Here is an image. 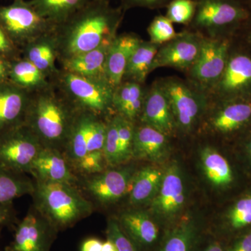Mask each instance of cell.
Instances as JSON below:
<instances>
[{"instance_id":"obj_1","label":"cell","mask_w":251,"mask_h":251,"mask_svg":"<svg viewBox=\"0 0 251 251\" xmlns=\"http://www.w3.org/2000/svg\"><path fill=\"white\" fill-rule=\"evenodd\" d=\"M124 9L110 1L91 0L54 29L57 62L97 49L113 40L122 21Z\"/></svg>"},{"instance_id":"obj_2","label":"cell","mask_w":251,"mask_h":251,"mask_svg":"<svg viewBox=\"0 0 251 251\" xmlns=\"http://www.w3.org/2000/svg\"><path fill=\"white\" fill-rule=\"evenodd\" d=\"M78 111L52 83L31 93L24 125L44 148L64 152Z\"/></svg>"},{"instance_id":"obj_3","label":"cell","mask_w":251,"mask_h":251,"mask_svg":"<svg viewBox=\"0 0 251 251\" xmlns=\"http://www.w3.org/2000/svg\"><path fill=\"white\" fill-rule=\"evenodd\" d=\"M34 207L58 229L71 227L90 216L93 205L74 185L35 179Z\"/></svg>"},{"instance_id":"obj_4","label":"cell","mask_w":251,"mask_h":251,"mask_svg":"<svg viewBox=\"0 0 251 251\" xmlns=\"http://www.w3.org/2000/svg\"><path fill=\"white\" fill-rule=\"evenodd\" d=\"M50 81L79 111L105 120L115 113L112 103L115 88L108 80L80 76L59 69Z\"/></svg>"},{"instance_id":"obj_5","label":"cell","mask_w":251,"mask_h":251,"mask_svg":"<svg viewBox=\"0 0 251 251\" xmlns=\"http://www.w3.org/2000/svg\"><path fill=\"white\" fill-rule=\"evenodd\" d=\"M0 27L21 50L55 27L25 0H14L11 4L0 6Z\"/></svg>"},{"instance_id":"obj_6","label":"cell","mask_w":251,"mask_h":251,"mask_svg":"<svg viewBox=\"0 0 251 251\" xmlns=\"http://www.w3.org/2000/svg\"><path fill=\"white\" fill-rule=\"evenodd\" d=\"M44 148L37 137L23 125L0 134V164L30 174L34 160Z\"/></svg>"},{"instance_id":"obj_7","label":"cell","mask_w":251,"mask_h":251,"mask_svg":"<svg viewBox=\"0 0 251 251\" xmlns=\"http://www.w3.org/2000/svg\"><path fill=\"white\" fill-rule=\"evenodd\" d=\"M159 83L169 100L176 126L189 131L206 105L207 95L177 78L165 79Z\"/></svg>"},{"instance_id":"obj_8","label":"cell","mask_w":251,"mask_h":251,"mask_svg":"<svg viewBox=\"0 0 251 251\" xmlns=\"http://www.w3.org/2000/svg\"><path fill=\"white\" fill-rule=\"evenodd\" d=\"M228 49V41L202 39L199 55L189 72L193 85L206 95L224 74Z\"/></svg>"},{"instance_id":"obj_9","label":"cell","mask_w":251,"mask_h":251,"mask_svg":"<svg viewBox=\"0 0 251 251\" xmlns=\"http://www.w3.org/2000/svg\"><path fill=\"white\" fill-rule=\"evenodd\" d=\"M57 229L33 208L16 227L6 251H50Z\"/></svg>"},{"instance_id":"obj_10","label":"cell","mask_w":251,"mask_h":251,"mask_svg":"<svg viewBox=\"0 0 251 251\" xmlns=\"http://www.w3.org/2000/svg\"><path fill=\"white\" fill-rule=\"evenodd\" d=\"M135 172L132 167L125 166L87 176L84 183L86 192L100 204L117 202L130 191Z\"/></svg>"},{"instance_id":"obj_11","label":"cell","mask_w":251,"mask_h":251,"mask_svg":"<svg viewBox=\"0 0 251 251\" xmlns=\"http://www.w3.org/2000/svg\"><path fill=\"white\" fill-rule=\"evenodd\" d=\"M202 39L197 34L187 31L177 34L174 39L160 46L151 72L159 67L189 71L199 55Z\"/></svg>"},{"instance_id":"obj_12","label":"cell","mask_w":251,"mask_h":251,"mask_svg":"<svg viewBox=\"0 0 251 251\" xmlns=\"http://www.w3.org/2000/svg\"><path fill=\"white\" fill-rule=\"evenodd\" d=\"M186 201L185 186L179 167L171 165L164 171L159 190L150 202L155 214L161 217H173L184 207Z\"/></svg>"},{"instance_id":"obj_13","label":"cell","mask_w":251,"mask_h":251,"mask_svg":"<svg viewBox=\"0 0 251 251\" xmlns=\"http://www.w3.org/2000/svg\"><path fill=\"white\" fill-rule=\"evenodd\" d=\"M251 89V57L236 54L228 57L222 76L208 95L226 99L247 93Z\"/></svg>"},{"instance_id":"obj_14","label":"cell","mask_w":251,"mask_h":251,"mask_svg":"<svg viewBox=\"0 0 251 251\" xmlns=\"http://www.w3.org/2000/svg\"><path fill=\"white\" fill-rule=\"evenodd\" d=\"M139 120L167 136L177 128L169 100L159 82L153 84L147 92Z\"/></svg>"},{"instance_id":"obj_15","label":"cell","mask_w":251,"mask_h":251,"mask_svg":"<svg viewBox=\"0 0 251 251\" xmlns=\"http://www.w3.org/2000/svg\"><path fill=\"white\" fill-rule=\"evenodd\" d=\"M31 95L9 80L0 83V134L24 125Z\"/></svg>"},{"instance_id":"obj_16","label":"cell","mask_w":251,"mask_h":251,"mask_svg":"<svg viewBox=\"0 0 251 251\" xmlns=\"http://www.w3.org/2000/svg\"><path fill=\"white\" fill-rule=\"evenodd\" d=\"M247 17L246 10L224 0H201L197 3L193 21L198 27L214 29Z\"/></svg>"},{"instance_id":"obj_17","label":"cell","mask_w":251,"mask_h":251,"mask_svg":"<svg viewBox=\"0 0 251 251\" xmlns=\"http://www.w3.org/2000/svg\"><path fill=\"white\" fill-rule=\"evenodd\" d=\"M30 174L34 179L74 186L77 180L64 153L53 149L43 148L33 163Z\"/></svg>"},{"instance_id":"obj_18","label":"cell","mask_w":251,"mask_h":251,"mask_svg":"<svg viewBox=\"0 0 251 251\" xmlns=\"http://www.w3.org/2000/svg\"><path fill=\"white\" fill-rule=\"evenodd\" d=\"M112 41L104 43L97 49L59 62V69L80 76L107 80L106 61Z\"/></svg>"},{"instance_id":"obj_19","label":"cell","mask_w":251,"mask_h":251,"mask_svg":"<svg viewBox=\"0 0 251 251\" xmlns=\"http://www.w3.org/2000/svg\"><path fill=\"white\" fill-rule=\"evenodd\" d=\"M141 39L133 34L117 35L109 48L106 61V77L114 88L123 81L130 56Z\"/></svg>"},{"instance_id":"obj_20","label":"cell","mask_w":251,"mask_h":251,"mask_svg":"<svg viewBox=\"0 0 251 251\" xmlns=\"http://www.w3.org/2000/svg\"><path fill=\"white\" fill-rule=\"evenodd\" d=\"M21 57L32 63L49 77L50 80L58 74L57 45L54 30L39 36L21 49Z\"/></svg>"},{"instance_id":"obj_21","label":"cell","mask_w":251,"mask_h":251,"mask_svg":"<svg viewBox=\"0 0 251 251\" xmlns=\"http://www.w3.org/2000/svg\"><path fill=\"white\" fill-rule=\"evenodd\" d=\"M168 136L150 126H135L133 158L152 162L163 161L168 155Z\"/></svg>"},{"instance_id":"obj_22","label":"cell","mask_w":251,"mask_h":251,"mask_svg":"<svg viewBox=\"0 0 251 251\" xmlns=\"http://www.w3.org/2000/svg\"><path fill=\"white\" fill-rule=\"evenodd\" d=\"M119 224L135 247H148L158 239V227L145 211H125L120 216Z\"/></svg>"},{"instance_id":"obj_23","label":"cell","mask_w":251,"mask_h":251,"mask_svg":"<svg viewBox=\"0 0 251 251\" xmlns=\"http://www.w3.org/2000/svg\"><path fill=\"white\" fill-rule=\"evenodd\" d=\"M146 93L142 84L123 81L114 90L112 103L115 113L135 123L141 115Z\"/></svg>"},{"instance_id":"obj_24","label":"cell","mask_w":251,"mask_h":251,"mask_svg":"<svg viewBox=\"0 0 251 251\" xmlns=\"http://www.w3.org/2000/svg\"><path fill=\"white\" fill-rule=\"evenodd\" d=\"M164 172L148 166L135 172L130 185L129 201L133 205L148 204L156 196Z\"/></svg>"},{"instance_id":"obj_25","label":"cell","mask_w":251,"mask_h":251,"mask_svg":"<svg viewBox=\"0 0 251 251\" xmlns=\"http://www.w3.org/2000/svg\"><path fill=\"white\" fill-rule=\"evenodd\" d=\"M9 81L30 93L44 90L52 85L40 69L23 57L11 61Z\"/></svg>"},{"instance_id":"obj_26","label":"cell","mask_w":251,"mask_h":251,"mask_svg":"<svg viewBox=\"0 0 251 251\" xmlns=\"http://www.w3.org/2000/svg\"><path fill=\"white\" fill-rule=\"evenodd\" d=\"M251 120L250 102H232L223 105L211 119V126L216 131L229 133L245 125Z\"/></svg>"},{"instance_id":"obj_27","label":"cell","mask_w":251,"mask_h":251,"mask_svg":"<svg viewBox=\"0 0 251 251\" xmlns=\"http://www.w3.org/2000/svg\"><path fill=\"white\" fill-rule=\"evenodd\" d=\"M94 116L97 115L87 112L77 113L63 152L72 167L88 153L87 140Z\"/></svg>"},{"instance_id":"obj_28","label":"cell","mask_w":251,"mask_h":251,"mask_svg":"<svg viewBox=\"0 0 251 251\" xmlns=\"http://www.w3.org/2000/svg\"><path fill=\"white\" fill-rule=\"evenodd\" d=\"M160 46L150 41H141L130 56L123 81H130L143 85L149 74L152 72L151 67Z\"/></svg>"},{"instance_id":"obj_29","label":"cell","mask_w":251,"mask_h":251,"mask_svg":"<svg viewBox=\"0 0 251 251\" xmlns=\"http://www.w3.org/2000/svg\"><path fill=\"white\" fill-rule=\"evenodd\" d=\"M91 0H30L31 6L54 27L62 24Z\"/></svg>"},{"instance_id":"obj_30","label":"cell","mask_w":251,"mask_h":251,"mask_svg":"<svg viewBox=\"0 0 251 251\" xmlns=\"http://www.w3.org/2000/svg\"><path fill=\"white\" fill-rule=\"evenodd\" d=\"M34 191V182L25 174L0 164V204H11L14 200Z\"/></svg>"},{"instance_id":"obj_31","label":"cell","mask_w":251,"mask_h":251,"mask_svg":"<svg viewBox=\"0 0 251 251\" xmlns=\"http://www.w3.org/2000/svg\"><path fill=\"white\" fill-rule=\"evenodd\" d=\"M201 164L206 177L216 187H227L233 181L228 161L214 149L205 148L201 152Z\"/></svg>"},{"instance_id":"obj_32","label":"cell","mask_w":251,"mask_h":251,"mask_svg":"<svg viewBox=\"0 0 251 251\" xmlns=\"http://www.w3.org/2000/svg\"><path fill=\"white\" fill-rule=\"evenodd\" d=\"M195 234L192 223L183 221L167 235L160 251H191Z\"/></svg>"},{"instance_id":"obj_33","label":"cell","mask_w":251,"mask_h":251,"mask_svg":"<svg viewBox=\"0 0 251 251\" xmlns=\"http://www.w3.org/2000/svg\"><path fill=\"white\" fill-rule=\"evenodd\" d=\"M116 115L118 122L119 161L122 166L133 158L135 125L134 122L118 114Z\"/></svg>"},{"instance_id":"obj_34","label":"cell","mask_w":251,"mask_h":251,"mask_svg":"<svg viewBox=\"0 0 251 251\" xmlns=\"http://www.w3.org/2000/svg\"><path fill=\"white\" fill-rule=\"evenodd\" d=\"M227 221L234 229L251 225V194L241 198L231 207L227 214Z\"/></svg>"},{"instance_id":"obj_35","label":"cell","mask_w":251,"mask_h":251,"mask_svg":"<svg viewBox=\"0 0 251 251\" xmlns=\"http://www.w3.org/2000/svg\"><path fill=\"white\" fill-rule=\"evenodd\" d=\"M196 6L197 3L193 0H172L166 16L173 23L188 24L194 18Z\"/></svg>"},{"instance_id":"obj_36","label":"cell","mask_w":251,"mask_h":251,"mask_svg":"<svg viewBox=\"0 0 251 251\" xmlns=\"http://www.w3.org/2000/svg\"><path fill=\"white\" fill-rule=\"evenodd\" d=\"M150 41L157 45H163L177 35L173 23L166 16H158L154 18L148 27Z\"/></svg>"},{"instance_id":"obj_37","label":"cell","mask_w":251,"mask_h":251,"mask_svg":"<svg viewBox=\"0 0 251 251\" xmlns=\"http://www.w3.org/2000/svg\"><path fill=\"white\" fill-rule=\"evenodd\" d=\"M106 165L108 166L103 151H94L80 158L73 168L80 174L91 176L105 171Z\"/></svg>"},{"instance_id":"obj_38","label":"cell","mask_w":251,"mask_h":251,"mask_svg":"<svg viewBox=\"0 0 251 251\" xmlns=\"http://www.w3.org/2000/svg\"><path fill=\"white\" fill-rule=\"evenodd\" d=\"M107 133V120L94 116L87 140V151H103Z\"/></svg>"},{"instance_id":"obj_39","label":"cell","mask_w":251,"mask_h":251,"mask_svg":"<svg viewBox=\"0 0 251 251\" xmlns=\"http://www.w3.org/2000/svg\"><path fill=\"white\" fill-rule=\"evenodd\" d=\"M107 235L115 244L117 251H138L135 244L122 230L118 221L113 219L109 221Z\"/></svg>"},{"instance_id":"obj_40","label":"cell","mask_w":251,"mask_h":251,"mask_svg":"<svg viewBox=\"0 0 251 251\" xmlns=\"http://www.w3.org/2000/svg\"><path fill=\"white\" fill-rule=\"evenodd\" d=\"M21 57V50L11 42L0 27V57L13 61Z\"/></svg>"},{"instance_id":"obj_41","label":"cell","mask_w":251,"mask_h":251,"mask_svg":"<svg viewBox=\"0 0 251 251\" xmlns=\"http://www.w3.org/2000/svg\"><path fill=\"white\" fill-rule=\"evenodd\" d=\"M172 0H122L121 7L125 10L133 7L154 8L168 3Z\"/></svg>"},{"instance_id":"obj_42","label":"cell","mask_w":251,"mask_h":251,"mask_svg":"<svg viewBox=\"0 0 251 251\" xmlns=\"http://www.w3.org/2000/svg\"><path fill=\"white\" fill-rule=\"evenodd\" d=\"M103 242L95 237L88 238L81 243L80 251H100Z\"/></svg>"},{"instance_id":"obj_43","label":"cell","mask_w":251,"mask_h":251,"mask_svg":"<svg viewBox=\"0 0 251 251\" xmlns=\"http://www.w3.org/2000/svg\"><path fill=\"white\" fill-rule=\"evenodd\" d=\"M228 251H251V232L239 239Z\"/></svg>"},{"instance_id":"obj_44","label":"cell","mask_w":251,"mask_h":251,"mask_svg":"<svg viewBox=\"0 0 251 251\" xmlns=\"http://www.w3.org/2000/svg\"><path fill=\"white\" fill-rule=\"evenodd\" d=\"M11 61L0 57V83L9 80Z\"/></svg>"},{"instance_id":"obj_45","label":"cell","mask_w":251,"mask_h":251,"mask_svg":"<svg viewBox=\"0 0 251 251\" xmlns=\"http://www.w3.org/2000/svg\"><path fill=\"white\" fill-rule=\"evenodd\" d=\"M10 204H0V225L6 224L11 218Z\"/></svg>"},{"instance_id":"obj_46","label":"cell","mask_w":251,"mask_h":251,"mask_svg":"<svg viewBox=\"0 0 251 251\" xmlns=\"http://www.w3.org/2000/svg\"><path fill=\"white\" fill-rule=\"evenodd\" d=\"M100 251H117V250L113 242L108 238L107 241L103 242V247Z\"/></svg>"},{"instance_id":"obj_47","label":"cell","mask_w":251,"mask_h":251,"mask_svg":"<svg viewBox=\"0 0 251 251\" xmlns=\"http://www.w3.org/2000/svg\"><path fill=\"white\" fill-rule=\"evenodd\" d=\"M204 251H224L222 247L218 243H213L210 244Z\"/></svg>"},{"instance_id":"obj_48","label":"cell","mask_w":251,"mask_h":251,"mask_svg":"<svg viewBox=\"0 0 251 251\" xmlns=\"http://www.w3.org/2000/svg\"><path fill=\"white\" fill-rule=\"evenodd\" d=\"M248 150H249V154L251 156V138L249 140V143H248Z\"/></svg>"},{"instance_id":"obj_49","label":"cell","mask_w":251,"mask_h":251,"mask_svg":"<svg viewBox=\"0 0 251 251\" xmlns=\"http://www.w3.org/2000/svg\"><path fill=\"white\" fill-rule=\"evenodd\" d=\"M249 39H250V41L251 42V34L250 36H249Z\"/></svg>"},{"instance_id":"obj_50","label":"cell","mask_w":251,"mask_h":251,"mask_svg":"<svg viewBox=\"0 0 251 251\" xmlns=\"http://www.w3.org/2000/svg\"><path fill=\"white\" fill-rule=\"evenodd\" d=\"M105 1H110H110H111V0H105Z\"/></svg>"}]
</instances>
